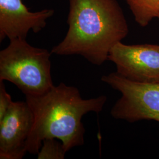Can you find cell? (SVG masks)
I'll return each instance as SVG.
<instances>
[{"instance_id": "6da1fadb", "label": "cell", "mask_w": 159, "mask_h": 159, "mask_svg": "<svg viewBox=\"0 0 159 159\" xmlns=\"http://www.w3.org/2000/svg\"><path fill=\"white\" fill-rule=\"evenodd\" d=\"M68 31L52 54L80 55L101 66L111 49L125 39L129 27L117 0H69Z\"/></svg>"}, {"instance_id": "8fae6325", "label": "cell", "mask_w": 159, "mask_h": 159, "mask_svg": "<svg viewBox=\"0 0 159 159\" xmlns=\"http://www.w3.org/2000/svg\"><path fill=\"white\" fill-rule=\"evenodd\" d=\"M158 18H159V17H158Z\"/></svg>"}, {"instance_id": "3957f363", "label": "cell", "mask_w": 159, "mask_h": 159, "mask_svg": "<svg viewBox=\"0 0 159 159\" xmlns=\"http://www.w3.org/2000/svg\"><path fill=\"white\" fill-rule=\"evenodd\" d=\"M0 51V81L12 83L25 96L44 94L54 86L50 57L47 49L15 39Z\"/></svg>"}, {"instance_id": "8992f818", "label": "cell", "mask_w": 159, "mask_h": 159, "mask_svg": "<svg viewBox=\"0 0 159 159\" xmlns=\"http://www.w3.org/2000/svg\"><path fill=\"white\" fill-rule=\"evenodd\" d=\"M34 114L26 102H13L0 120V159H22L34 125Z\"/></svg>"}, {"instance_id": "30bf717a", "label": "cell", "mask_w": 159, "mask_h": 159, "mask_svg": "<svg viewBox=\"0 0 159 159\" xmlns=\"http://www.w3.org/2000/svg\"><path fill=\"white\" fill-rule=\"evenodd\" d=\"M13 102L11 95L6 90L4 81H0V120L4 117Z\"/></svg>"}, {"instance_id": "5b68a950", "label": "cell", "mask_w": 159, "mask_h": 159, "mask_svg": "<svg viewBox=\"0 0 159 159\" xmlns=\"http://www.w3.org/2000/svg\"><path fill=\"white\" fill-rule=\"evenodd\" d=\"M108 60L118 74L138 83H159V45H127L121 42L111 49Z\"/></svg>"}, {"instance_id": "ba28073f", "label": "cell", "mask_w": 159, "mask_h": 159, "mask_svg": "<svg viewBox=\"0 0 159 159\" xmlns=\"http://www.w3.org/2000/svg\"><path fill=\"white\" fill-rule=\"evenodd\" d=\"M137 23L146 27L159 16V0H125Z\"/></svg>"}, {"instance_id": "7a4b0ae2", "label": "cell", "mask_w": 159, "mask_h": 159, "mask_svg": "<svg viewBox=\"0 0 159 159\" xmlns=\"http://www.w3.org/2000/svg\"><path fill=\"white\" fill-rule=\"evenodd\" d=\"M34 114V125L27 144V153L37 154L44 140L61 141L67 152L84 143L83 116L101 112L107 102L106 96L83 98L74 86L60 83L44 94L25 96Z\"/></svg>"}, {"instance_id": "52a82bcc", "label": "cell", "mask_w": 159, "mask_h": 159, "mask_svg": "<svg viewBox=\"0 0 159 159\" xmlns=\"http://www.w3.org/2000/svg\"><path fill=\"white\" fill-rule=\"evenodd\" d=\"M53 9L31 12L23 0H0V41L6 38L26 40L30 30L37 33L44 29Z\"/></svg>"}, {"instance_id": "277c9868", "label": "cell", "mask_w": 159, "mask_h": 159, "mask_svg": "<svg viewBox=\"0 0 159 159\" xmlns=\"http://www.w3.org/2000/svg\"><path fill=\"white\" fill-rule=\"evenodd\" d=\"M101 80L121 94L111 110L115 119L129 123L143 120L159 123V82H135L117 72L102 75Z\"/></svg>"}, {"instance_id": "9c48e42d", "label": "cell", "mask_w": 159, "mask_h": 159, "mask_svg": "<svg viewBox=\"0 0 159 159\" xmlns=\"http://www.w3.org/2000/svg\"><path fill=\"white\" fill-rule=\"evenodd\" d=\"M57 139L48 138L43 140L38 159H64L67 152L61 141Z\"/></svg>"}]
</instances>
